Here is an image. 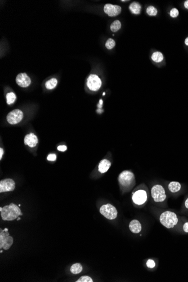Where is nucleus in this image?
Wrapping results in <instances>:
<instances>
[{"label":"nucleus","instance_id":"f257e3e1","mask_svg":"<svg viewBox=\"0 0 188 282\" xmlns=\"http://www.w3.org/2000/svg\"><path fill=\"white\" fill-rule=\"evenodd\" d=\"M0 211L1 217L4 221H13L23 215L19 207L14 203L1 207Z\"/></svg>","mask_w":188,"mask_h":282},{"label":"nucleus","instance_id":"f03ea898","mask_svg":"<svg viewBox=\"0 0 188 282\" xmlns=\"http://www.w3.org/2000/svg\"><path fill=\"white\" fill-rule=\"evenodd\" d=\"M159 221L161 224L167 229L173 228L178 223V219L176 213L173 212H164L161 213L159 217Z\"/></svg>","mask_w":188,"mask_h":282},{"label":"nucleus","instance_id":"7ed1b4c3","mask_svg":"<svg viewBox=\"0 0 188 282\" xmlns=\"http://www.w3.org/2000/svg\"><path fill=\"white\" fill-rule=\"evenodd\" d=\"M118 181L120 185L123 188L132 187L135 184V175L130 171H124L119 174Z\"/></svg>","mask_w":188,"mask_h":282},{"label":"nucleus","instance_id":"20e7f679","mask_svg":"<svg viewBox=\"0 0 188 282\" xmlns=\"http://www.w3.org/2000/svg\"><path fill=\"white\" fill-rule=\"evenodd\" d=\"M151 195L154 201L156 203L164 201L167 197L164 188L159 184L155 185L152 188Z\"/></svg>","mask_w":188,"mask_h":282},{"label":"nucleus","instance_id":"39448f33","mask_svg":"<svg viewBox=\"0 0 188 282\" xmlns=\"http://www.w3.org/2000/svg\"><path fill=\"white\" fill-rule=\"evenodd\" d=\"M148 198L147 192L143 189H139L133 193L132 199L136 205L144 206L148 200Z\"/></svg>","mask_w":188,"mask_h":282},{"label":"nucleus","instance_id":"423d86ee","mask_svg":"<svg viewBox=\"0 0 188 282\" xmlns=\"http://www.w3.org/2000/svg\"><path fill=\"white\" fill-rule=\"evenodd\" d=\"M100 212L105 218L109 220H114L117 218L118 212L116 207L111 204H106L102 206Z\"/></svg>","mask_w":188,"mask_h":282},{"label":"nucleus","instance_id":"0eeeda50","mask_svg":"<svg viewBox=\"0 0 188 282\" xmlns=\"http://www.w3.org/2000/svg\"><path fill=\"white\" fill-rule=\"evenodd\" d=\"M13 243V238L10 236L8 231H5L1 229L0 233V248L5 250H9Z\"/></svg>","mask_w":188,"mask_h":282},{"label":"nucleus","instance_id":"6e6552de","mask_svg":"<svg viewBox=\"0 0 188 282\" xmlns=\"http://www.w3.org/2000/svg\"><path fill=\"white\" fill-rule=\"evenodd\" d=\"M87 86L90 90L96 91L99 90L101 87V80L98 76L91 74L87 78Z\"/></svg>","mask_w":188,"mask_h":282},{"label":"nucleus","instance_id":"1a4fd4ad","mask_svg":"<svg viewBox=\"0 0 188 282\" xmlns=\"http://www.w3.org/2000/svg\"><path fill=\"white\" fill-rule=\"evenodd\" d=\"M23 118V113L19 109H15L7 115V121L11 125L19 123Z\"/></svg>","mask_w":188,"mask_h":282},{"label":"nucleus","instance_id":"9d476101","mask_svg":"<svg viewBox=\"0 0 188 282\" xmlns=\"http://www.w3.org/2000/svg\"><path fill=\"white\" fill-rule=\"evenodd\" d=\"M15 187V184L13 179H3L0 181V193L13 191Z\"/></svg>","mask_w":188,"mask_h":282},{"label":"nucleus","instance_id":"9b49d317","mask_svg":"<svg viewBox=\"0 0 188 282\" xmlns=\"http://www.w3.org/2000/svg\"><path fill=\"white\" fill-rule=\"evenodd\" d=\"M121 7L118 5H113L112 4H106L104 7V11L105 14L109 16H116L121 12Z\"/></svg>","mask_w":188,"mask_h":282},{"label":"nucleus","instance_id":"f8f14e48","mask_svg":"<svg viewBox=\"0 0 188 282\" xmlns=\"http://www.w3.org/2000/svg\"><path fill=\"white\" fill-rule=\"evenodd\" d=\"M16 82L20 87H27L30 85L31 80L26 73H20L16 77Z\"/></svg>","mask_w":188,"mask_h":282},{"label":"nucleus","instance_id":"ddd939ff","mask_svg":"<svg viewBox=\"0 0 188 282\" xmlns=\"http://www.w3.org/2000/svg\"><path fill=\"white\" fill-rule=\"evenodd\" d=\"M24 141L26 145H28L30 148H33L37 144L38 139L33 133H30L25 136Z\"/></svg>","mask_w":188,"mask_h":282},{"label":"nucleus","instance_id":"4468645a","mask_svg":"<svg viewBox=\"0 0 188 282\" xmlns=\"http://www.w3.org/2000/svg\"><path fill=\"white\" fill-rule=\"evenodd\" d=\"M129 229L132 233L138 234L141 231L142 226L139 221L137 220H133L130 223Z\"/></svg>","mask_w":188,"mask_h":282},{"label":"nucleus","instance_id":"2eb2a0df","mask_svg":"<svg viewBox=\"0 0 188 282\" xmlns=\"http://www.w3.org/2000/svg\"><path fill=\"white\" fill-rule=\"evenodd\" d=\"M111 162L109 160L104 159L100 161L98 166V169L100 173H104L107 172V171L111 167Z\"/></svg>","mask_w":188,"mask_h":282},{"label":"nucleus","instance_id":"dca6fc26","mask_svg":"<svg viewBox=\"0 0 188 282\" xmlns=\"http://www.w3.org/2000/svg\"><path fill=\"white\" fill-rule=\"evenodd\" d=\"M141 8V5L136 2H132L129 6L131 11L134 14H139L140 13Z\"/></svg>","mask_w":188,"mask_h":282},{"label":"nucleus","instance_id":"f3484780","mask_svg":"<svg viewBox=\"0 0 188 282\" xmlns=\"http://www.w3.org/2000/svg\"><path fill=\"white\" fill-rule=\"evenodd\" d=\"M181 189V184L177 181H172L168 185V189L172 193L179 192Z\"/></svg>","mask_w":188,"mask_h":282},{"label":"nucleus","instance_id":"a211bd4d","mask_svg":"<svg viewBox=\"0 0 188 282\" xmlns=\"http://www.w3.org/2000/svg\"><path fill=\"white\" fill-rule=\"evenodd\" d=\"M83 270L82 265L79 263H75L73 264L71 268V271L73 274H80Z\"/></svg>","mask_w":188,"mask_h":282},{"label":"nucleus","instance_id":"6ab92c4d","mask_svg":"<svg viewBox=\"0 0 188 282\" xmlns=\"http://www.w3.org/2000/svg\"><path fill=\"white\" fill-rule=\"evenodd\" d=\"M57 84H58L57 80L55 78H51V80H49L48 81H47V82L45 84V86H46V88H47L49 90H51V89L54 88L57 86Z\"/></svg>","mask_w":188,"mask_h":282},{"label":"nucleus","instance_id":"aec40b11","mask_svg":"<svg viewBox=\"0 0 188 282\" xmlns=\"http://www.w3.org/2000/svg\"><path fill=\"white\" fill-rule=\"evenodd\" d=\"M152 59L154 61L157 62V63H159L163 60V56L161 53L157 51V52H155L153 54V55L152 56Z\"/></svg>","mask_w":188,"mask_h":282},{"label":"nucleus","instance_id":"412c9836","mask_svg":"<svg viewBox=\"0 0 188 282\" xmlns=\"http://www.w3.org/2000/svg\"><path fill=\"white\" fill-rule=\"evenodd\" d=\"M16 99V96L14 93H13V92L8 93L6 95L7 104L8 105H11V104H13Z\"/></svg>","mask_w":188,"mask_h":282},{"label":"nucleus","instance_id":"4be33fe9","mask_svg":"<svg viewBox=\"0 0 188 282\" xmlns=\"http://www.w3.org/2000/svg\"><path fill=\"white\" fill-rule=\"evenodd\" d=\"M121 22L119 20H115L112 23L111 26V29L112 32H116L121 28Z\"/></svg>","mask_w":188,"mask_h":282},{"label":"nucleus","instance_id":"5701e85b","mask_svg":"<svg viewBox=\"0 0 188 282\" xmlns=\"http://www.w3.org/2000/svg\"><path fill=\"white\" fill-rule=\"evenodd\" d=\"M147 14L150 16H156L157 14V10L153 6H149L146 9Z\"/></svg>","mask_w":188,"mask_h":282},{"label":"nucleus","instance_id":"b1692460","mask_svg":"<svg viewBox=\"0 0 188 282\" xmlns=\"http://www.w3.org/2000/svg\"><path fill=\"white\" fill-rule=\"evenodd\" d=\"M115 45H116V43L112 38L108 39L105 43L106 47L109 50L113 49L115 46Z\"/></svg>","mask_w":188,"mask_h":282},{"label":"nucleus","instance_id":"393cba45","mask_svg":"<svg viewBox=\"0 0 188 282\" xmlns=\"http://www.w3.org/2000/svg\"><path fill=\"white\" fill-rule=\"evenodd\" d=\"M77 282H92L93 280L92 278L88 276H82L81 277Z\"/></svg>","mask_w":188,"mask_h":282},{"label":"nucleus","instance_id":"a878e982","mask_svg":"<svg viewBox=\"0 0 188 282\" xmlns=\"http://www.w3.org/2000/svg\"><path fill=\"white\" fill-rule=\"evenodd\" d=\"M146 266L148 268L152 269L156 266V263L153 260L149 259L146 262Z\"/></svg>","mask_w":188,"mask_h":282},{"label":"nucleus","instance_id":"bb28decb","mask_svg":"<svg viewBox=\"0 0 188 282\" xmlns=\"http://www.w3.org/2000/svg\"><path fill=\"white\" fill-rule=\"evenodd\" d=\"M179 11H178V10H177V9H176V8H174V9H172V10L170 11V16H171V17H173V18H176V17H177V16L179 15Z\"/></svg>","mask_w":188,"mask_h":282},{"label":"nucleus","instance_id":"cd10ccee","mask_svg":"<svg viewBox=\"0 0 188 282\" xmlns=\"http://www.w3.org/2000/svg\"><path fill=\"white\" fill-rule=\"evenodd\" d=\"M57 159V155L55 154H50L47 157V160L49 161H55Z\"/></svg>","mask_w":188,"mask_h":282},{"label":"nucleus","instance_id":"c85d7f7f","mask_svg":"<svg viewBox=\"0 0 188 282\" xmlns=\"http://www.w3.org/2000/svg\"><path fill=\"white\" fill-rule=\"evenodd\" d=\"M58 150L61 152H64L67 149V147L65 145H60L58 147Z\"/></svg>","mask_w":188,"mask_h":282},{"label":"nucleus","instance_id":"c756f323","mask_svg":"<svg viewBox=\"0 0 188 282\" xmlns=\"http://www.w3.org/2000/svg\"><path fill=\"white\" fill-rule=\"evenodd\" d=\"M183 230L185 232L188 233V222L185 223L183 225Z\"/></svg>","mask_w":188,"mask_h":282},{"label":"nucleus","instance_id":"7c9ffc66","mask_svg":"<svg viewBox=\"0 0 188 282\" xmlns=\"http://www.w3.org/2000/svg\"><path fill=\"white\" fill-rule=\"evenodd\" d=\"M3 150L2 148H1L0 149V159H2V156H3Z\"/></svg>","mask_w":188,"mask_h":282},{"label":"nucleus","instance_id":"2f4dec72","mask_svg":"<svg viewBox=\"0 0 188 282\" xmlns=\"http://www.w3.org/2000/svg\"><path fill=\"white\" fill-rule=\"evenodd\" d=\"M184 6H185V8H187V9H188V1H186L185 2V3H184Z\"/></svg>","mask_w":188,"mask_h":282},{"label":"nucleus","instance_id":"473e14b6","mask_svg":"<svg viewBox=\"0 0 188 282\" xmlns=\"http://www.w3.org/2000/svg\"><path fill=\"white\" fill-rule=\"evenodd\" d=\"M185 207L188 209V198L186 200V201H185Z\"/></svg>","mask_w":188,"mask_h":282},{"label":"nucleus","instance_id":"72a5a7b5","mask_svg":"<svg viewBox=\"0 0 188 282\" xmlns=\"http://www.w3.org/2000/svg\"><path fill=\"white\" fill-rule=\"evenodd\" d=\"M185 45H186L188 46V37H187V38L185 39Z\"/></svg>","mask_w":188,"mask_h":282},{"label":"nucleus","instance_id":"f704fd0d","mask_svg":"<svg viewBox=\"0 0 188 282\" xmlns=\"http://www.w3.org/2000/svg\"><path fill=\"white\" fill-rule=\"evenodd\" d=\"M3 230H4V231H8V229H6H6H5Z\"/></svg>","mask_w":188,"mask_h":282},{"label":"nucleus","instance_id":"c9c22d12","mask_svg":"<svg viewBox=\"0 0 188 282\" xmlns=\"http://www.w3.org/2000/svg\"><path fill=\"white\" fill-rule=\"evenodd\" d=\"M20 220V217H18L17 220H18V221H19V220Z\"/></svg>","mask_w":188,"mask_h":282},{"label":"nucleus","instance_id":"e433bc0d","mask_svg":"<svg viewBox=\"0 0 188 282\" xmlns=\"http://www.w3.org/2000/svg\"><path fill=\"white\" fill-rule=\"evenodd\" d=\"M2 252H3V251H2V250H1V251H0V252H1V253H2Z\"/></svg>","mask_w":188,"mask_h":282},{"label":"nucleus","instance_id":"4c0bfd02","mask_svg":"<svg viewBox=\"0 0 188 282\" xmlns=\"http://www.w3.org/2000/svg\"><path fill=\"white\" fill-rule=\"evenodd\" d=\"M105 94V92H104V93H103V95H104Z\"/></svg>","mask_w":188,"mask_h":282}]
</instances>
